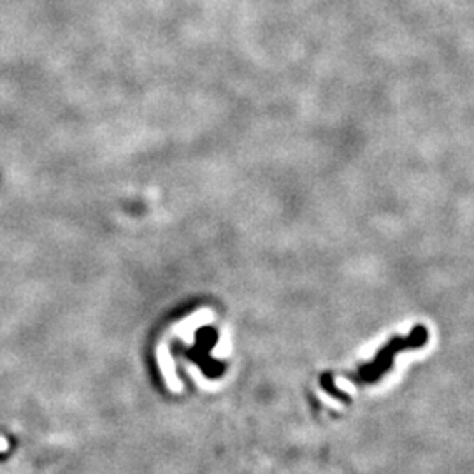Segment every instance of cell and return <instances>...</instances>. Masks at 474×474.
Wrapping results in <instances>:
<instances>
[{
  "label": "cell",
  "instance_id": "1",
  "mask_svg": "<svg viewBox=\"0 0 474 474\" xmlns=\"http://www.w3.org/2000/svg\"><path fill=\"white\" fill-rule=\"evenodd\" d=\"M429 343V328L425 325H416L408 336H393L392 339L378 351L374 360L365 364L358 370V381L364 383H374L380 380L383 374H387L393 365V358L404 350H418Z\"/></svg>",
  "mask_w": 474,
  "mask_h": 474
}]
</instances>
